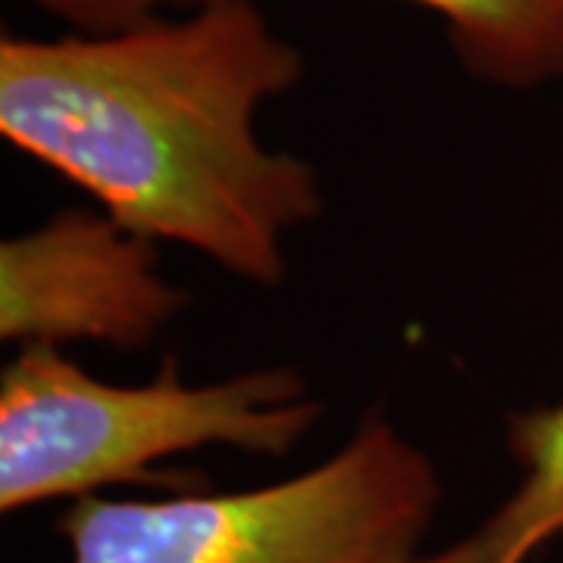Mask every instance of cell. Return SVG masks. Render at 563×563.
<instances>
[{"mask_svg":"<svg viewBox=\"0 0 563 563\" xmlns=\"http://www.w3.org/2000/svg\"><path fill=\"white\" fill-rule=\"evenodd\" d=\"M157 242L91 210H60L0 244V339L147 347L191 295L163 279Z\"/></svg>","mask_w":563,"mask_h":563,"instance_id":"4","label":"cell"},{"mask_svg":"<svg viewBox=\"0 0 563 563\" xmlns=\"http://www.w3.org/2000/svg\"><path fill=\"white\" fill-rule=\"evenodd\" d=\"M81 35H107L157 16L163 0H29Z\"/></svg>","mask_w":563,"mask_h":563,"instance_id":"6","label":"cell"},{"mask_svg":"<svg viewBox=\"0 0 563 563\" xmlns=\"http://www.w3.org/2000/svg\"><path fill=\"white\" fill-rule=\"evenodd\" d=\"M303 76L254 0L107 35L0 38V135L151 242L235 279H285V239L322 217L317 169L257 139V113Z\"/></svg>","mask_w":563,"mask_h":563,"instance_id":"1","label":"cell"},{"mask_svg":"<svg viewBox=\"0 0 563 563\" xmlns=\"http://www.w3.org/2000/svg\"><path fill=\"white\" fill-rule=\"evenodd\" d=\"M201 7L207 0H163ZM444 22L454 57L473 79L539 88L563 79V0H407Z\"/></svg>","mask_w":563,"mask_h":563,"instance_id":"5","label":"cell"},{"mask_svg":"<svg viewBox=\"0 0 563 563\" xmlns=\"http://www.w3.org/2000/svg\"><path fill=\"white\" fill-rule=\"evenodd\" d=\"M442 504L432 457L385 417L291 479L163 501L76 498L69 563H422Z\"/></svg>","mask_w":563,"mask_h":563,"instance_id":"3","label":"cell"},{"mask_svg":"<svg viewBox=\"0 0 563 563\" xmlns=\"http://www.w3.org/2000/svg\"><path fill=\"white\" fill-rule=\"evenodd\" d=\"M320 417L295 366L188 385L166 357L151 383L110 385L60 347L29 344L0 376V510L139 483L154 463L213 444L285 457Z\"/></svg>","mask_w":563,"mask_h":563,"instance_id":"2","label":"cell"}]
</instances>
